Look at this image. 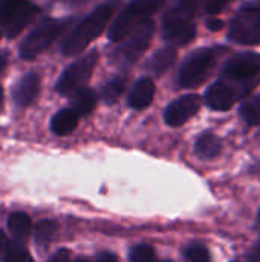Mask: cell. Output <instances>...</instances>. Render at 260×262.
I'll return each mask as SVG.
<instances>
[{
    "label": "cell",
    "instance_id": "cell-1",
    "mask_svg": "<svg viewBox=\"0 0 260 262\" xmlns=\"http://www.w3.org/2000/svg\"><path fill=\"white\" fill-rule=\"evenodd\" d=\"M219 81L228 84L239 98L250 94L260 81V54L242 52L234 55L224 66Z\"/></svg>",
    "mask_w": 260,
    "mask_h": 262
},
{
    "label": "cell",
    "instance_id": "cell-2",
    "mask_svg": "<svg viewBox=\"0 0 260 262\" xmlns=\"http://www.w3.org/2000/svg\"><path fill=\"white\" fill-rule=\"evenodd\" d=\"M113 6L112 5H101L95 11H92L63 41L61 52L67 57L75 55L84 51L107 26L109 20L112 18Z\"/></svg>",
    "mask_w": 260,
    "mask_h": 262
},
{
    "label": "cell",
    "instance_id": "cell-3",
    "mask_svg": "<svg viewBox=\"0 0 260 262\" xmlns=\"http://www.w3.org/2000/svg\"><path fill=\"white\" fill-rule=\"evenodd\" d=\"M164 0H133L130 2L118 18L112 23L109 29V40L110 41H121L130 32H133L138 26L149 20L152 14H155Z\"/></svg>",
    "mask_w": 260,
    "mask_h": 262
},
{
    "label": "cell",
    "instance_id": "cell-4",
    "mask_svg": "<svg viewBox=\"0 0 260 262\" xmlns=\"http://www.w3.org/2000/svg\"><path fill=\"white\" fill-rule=\"evenodd\" d=\"M66 26L67 20L43 18L23 40L20 46V57L23 60H34L55 41Z\"/></svg>",
    "mask_w": 260,
    "mask_h": 262
},
{
    "label": "cell",
    "instance_id": "cell-5",
    "mask_svg": "<svg viewBox=\"0 0 260 262\" xmlns=\"http://www.w3.org/2000/svg\"><path fill=\"white\" fill-rule=\"evenodd\" d=\"M155 34V23L153 20L144 21L141 26H138L133 32H130L126 38L124 43L120 45L113 54L110 55L112 64L118 68H129L132 66L147 49L150 45V40Z\"/></svg>",
    "mask_w": 260,
    "mask_h": 262
},
{
    "label": "cell",
    "instance_id": "cell-6",
    "mask_svg": "<svg viewBox=\"0 0 260 262\" xmlns=\"http://www.w3.org/2000/svg\"><path fill=\"white\" fill-rule=\"evenodd\" d=\"M38 6L28 0H3L0 5V31L3 35L17 37L38 14Z\"/></svg>",
    "mask_w": 260,
    "mask_h": 262
},
{
    "label": "cell",
    "instance_id": "cell-7",
    "mask_svg": "<svg viewBox=\"0 0 260 262\" xmlns=\"http://www.w3.org/2000/svg\"><path fill=\"white\" fill-rule=\"evenodd\" d=\"M216 66V52L210 48H202L192 52L181 66L179 84L182 88H198L211 74Z\"/></svg>",
    "mask_w": 260,
    "mask_h": 262
},
{
    "label": "cell",
    "instance_id": "cell-8",
    "mask_svg": "<svg viewBox=\"0 0 260 262\" xmlns=\"http://www.w3.org/2000/svg\"><path fill=\"white\" fill-rule=\"evenodd\" d=\"M97 61H98V52L90 51L80 60L69 64L57 81V92L61 95L72 97L75 92L83 89L90 80Z\"/></svg>",
    "mask_w": 260,
    "mask_h": 262
},
{
    "label": "cell",
    "instance_id": "cell-9",
    "mask_svg": "<svg viewBox=\"0 0 260 262\" xmlns=\"http://www.w3.org/2000/svg\"><path fill=\"white\" fill-rule=\"evenodd\" d=\"M228 37L241 45L260 43V6L242 8L230 23Z\"/></svg>",
    "mask_w": 260,
    "mask_h": 262
},
{
    "label": "cell",
    "instance_id": "cell-10",
    "mask_svg": "<svg viewBox=\"0 0 260 262\" xmlns=\"http://www.w3.org/2000/svg\"><path fill=\"white\" fill-rule=\"evenodd\" d=\"M199 109H201V98L195 94H188L172 101L167 106L164 112V120L169 126L179 127L185 124L192 117H195Z\"/></svg>",
    "mask_w": 260,
    "mask_h": 262
},
{
    "label": "cell",
    "instance_id": "cell-11",
    "mask_svg": "<svg viewBox=\"0 0 260 262\" xmlns=\"http://www.w3.org/2000/svg\"><path fill=\"white\" fill-rule=\"evenodd\" d=\"M40 94V78L37 74L29 72L14 86L12 89V98L14 103L18 107H26L35 101V98Z\"/></svg>",
    "mask_w": 260,
    "mask_h": 262
},
{
    "label": "cell",
    "instance_id": "cell-12",
    "mask_svg": "<svg viewBox=\"0 0 260 262\" xmlns=\"http://www.w3.org/2000/svg\"><path fill=\"white\" fill-rule=\"evenodd\" d=\"M238 98L236 92L222 81L211 84L205 92V103L213 111H228Z\"/></svg>",
    "mask_w": 260,
    "mask_h": 262
},
{
    "label": "cell",
    "instance_id": "cell-13",
    "mask_svg": "<svg viewBox=\"0 0 260 262\" xmlns=\"http://www.w3.org/2000/svg\"><path fill=\"white\" fill-rule=\"evenodd\" d=\"M196 26L193 21L190 23H170L164 25V38L170 43V46H185L195 40Z\"/></svg>",
    "mask_w": 260,
    "mask_h": 262
},
{
    "label": "cell",
    "instance_id": "cell-14",
    "mask_svg": "<svg viewBox=\"0 0 260 262\" xmlns=\"http://www.w3.org/2000/svg\"><path fill=\"white\" fill-rule=\"evenodd\" d=\"M199 0H175L173 6L166 12L162 23H190L196 15Z\"/></svg>",
    "mask_w": 260,
    "mask_h": 262
},
{
    "label": "cell",
    "instance_id": "cell-15",
    "mask_svg": "<svg viewBox=\"0 0 260 262\" xmlns=\"http://www.w3.org/2000/svg\"><path fill=\"white\" fill-rule=\"evenodd\" d=\"M153 95H155V84L150 78L144 77L133 84L127 97V103L133 109H144L153 101Z\"/></svg>",
    "mask_w": 260,
    "mask_h": 262
},
{
    "label": "cell",
    "instance_id": "cell-16",
    "mask_svg": "<svg viewBox=\"0 0 260 262\" xmlns=\"http://www.w3.org/2000/svg\"><path fill=\"white\" fill-rule=\"evenodd\" d=\"M176 57H178V52H176V48L173 46H167V48H162L159 51H156L150 60L147 61L146 68L156 74V75H161L164 74L167 69H170L173 66V63L176 61Z\"/></svg>",
    "mask_w": 260,
    "mask_h": 262
},
{
    "label": "cell",
    "instance_id": "cell-17",
    "mask_svg": "<svg viewBox=\"0 0 260 262\" xmlns=\"http://www.w3.org/2000/svg\"><path fill=\"white\" fill-rule=\"evenodd\" d=\"M78 124V114L75 111H72L70 107L67 109H61L58 111L52 120H51V130L55 134V135H69L70 132L75 130Z\"/></svg>",
    "mask_w": 260,
    "mask_h": 262
},
{
    "label": "cell",
    "instance_id": "cell-18",
    "mask_svg": "<svg viewBox=\"0 0 260 262\" xmlns=\"http://www.w3.org/2000/svg\"><path fill=\"white\" fill-rule=\"evenodd\" d=\"M8 229L14 236L15 243H25L32 232V221L26 213L17 212L8 218Z\"/></svg>",
    "mask_w": 260,
    "mask_h": 262
},
{
    "label": "cell",
    "instance_id": "cell-19",
    "mask_svg": "<svg viewBox=\"0 0 260 262\" xmlns=\"http://www.w3.org/2000/svg\"><path fill=\"white\" fill-rule=\"evenodd\" d=\"M221 149H222L221 138L210 132L202 134L195 144V152L202 160H211V158L218 157Z\"/></svg>",
    "mask_w": 260,
    "mask_h": 262
},
{
    "label": "cell",
    "instance_id": "cell-20",
    "mask_svg": "<svg viewBox=\"0 0 260 262\" xmlns=\"http://www.w3.org/2000/svg\"><path fill=\"white\" fill-rule=\"evenodd\" d=\"M95 106H97V94L87 88L80 89L70 98V109L75 111L78 117L90 114L95 109Z\"/></svg>",
    "mask_w": 260,
    "mask_h": 262
},
{
    "label": "cell",
    "instance_id": "cell-21",
    "mask_svg": "<svg viewBox=\"0 0 260 262\" xmlns=\"http://www.w3.org/2000/svg\"><path fill=\"white\" fill-rule=\"evenodd\" d=\"M58 233V224L52 220H43L35 227V243L40 247H48Z\"/></svg>",
    "mask_w": 260,
    "mask_h": 262
},
{
    "label": "cell",
    "instance_id": "cell-22",
    "mask_svg": "<svg viewBox=\"0 0 260 262\" xmlns=\"http://www.w3.org/2000/svg\"><path fill=\"white\" fill-rule=\"evenodd\" d=\"M126 89V78L123 77H116L109 80L103 89H101V100L107 104H113L120 100V97L123 95Z\"/></svg>",
    "mask_w": 260,
    "mask_h": 262
},
{
    "label": "cell",
    "instance_id": "cell-23",
    "mask_svg": "<svg viewBox=\"0 0 260 262\" xmlns=\"http://www.w3.org/2000/svg\"><path fill=\"white\" fill-rule=\"evenodd\" d=\"M241 115L251 126L260 124V94L248 98L241 106Z\"/></svg>",
    "mask_w": 260,
    "mask_h": 262
},
{
    "label": "cell",
    "instance_id": "cell-24",
    "mask_svg": "<svg viewBox=\"0 0 260 262\" xmlns=\"http://www.w3.org/2000/svg\"><path fill=\"white\" fill-rule=\"evenodd\" d=\"M3 262H32V258L20 243H11Z\"/></svg>",
    "mask_w": 260,
    "mask_h": 262
},
{
    "label": "cell",
    "instance_id": "cell-25",
    "mask_svg": "<svg viewBox=\"0 0 260 262\" xmlns=\"http://www.w3.org/2000/svg\"><path fill=\"white\" fill-rule=\"evenodd\" d=\"M129 262H155V252L147 244L136 246L130 250Z\"/></svg>",
    "mask_w": 260,
    "mask_h": 262
},
{
    "label": "cell",
    "instance_id": "cell-26",
    "mask_svg": "<svg viewBox=\"0 0 260 262\" xmlns=\"http://www.w3.org/2000/svg\"><path fill=\"white\" fill-rule=\"evenodd\" d=\"M185 262H210L208 252L204 246H192L185 252Z\"/></svg>",
    "mask_w": 260,
    "mask_h": 262
},
{
    "label": "cell",
    "instance_id": "cell-27",
    "mask_svg": "<svg viewBox=\"0 0 260 262\" xmlns=\"http://www.w3.org/2000/svg\"><path fill=\"white\" fill-rule=\"evenodd\" d=\"M233 0H207L205 3V11L211 15H216L224 11L227 5H230Z\"/></svg>",
    "mask_w": 260,
    "mask_h": 262
},
{
    "label": "cell",
    "instance_id": "cell-28",
    "mask_svg": "<svg viewBox=\"0 0 260 262\" xmlns=\"http://www.w3.org/2000/svg\"><path fill=\"white\" fill-rule=\"evenodd\" d=\"M9 246H11V241L5 236V233L0 230V262H3V259H5Z\"/></svg>",
    "mask_w": 260,
    "mask_h": 262
},
{
    "label": "cell",
    "instance_id": "cell-29",
    "mask_svg": "<svg viewBox=\"0 0 260 262\" xmlns=\"http://www.w3.org/2000/svg\"><path fill=\"white\" fill-rule=\"evenodd\" d=\"M222 26H224V21L219 20V18H210L207 21V28L210 31H219V29H222Z\"/></svg>",
    "mask_w": 260,
    "mask_h": 262
},
{
    "label": "cell",
    "instance_id": "cell-30",
    "mask_svg": "<svg viewBox=\"0 0 260 262\" xmlns=\"http://www.w3.org/2000/svg\"><path fill=\"white\" fill-rule=\"evenodd\" d=\"M97 262H118V258L112 253H101L97 258Z\"/></svg>",
    "mask_w": 260,
    "mask_h": 262
},
{
    "label": "cell",
    "instance_id": "cell-31",
    "mask_svg": "<svg viewBox=\"0 0 260 262\" xmlns=\"http://www.w3.org/2000/svg\"><path fill=\"white\" fill-rule=\"evenodd\" d=\"M67 256H69V252L63 249V250L57 252V253H55V256H54V258H52L49 262H63V259H64V258H67Z\"/></svg>",
    "mask_w": 260,
    "mask_h": 262
},
{
    "label": "cell",
    "instance_id": "cell-32",
    "mask_svg": "<svg viewBox=\"0 0 260 262\" xmlns=\"http://www.w3.org/2000/svg\"><path fill=\"white\" fill-rule=\"evenodd\" d=\"M6 64H8V54H2V55H0V75H2V72L5 71Z\"/></svg>",
    "mask_w": 260,
    "mask_h": 262
},
{
    "label": "cell",
    "instance_id": "cell-33",
    "mask_svg": "<svg viewBox=\"0 0 260 262\" xmlns=\"http://www.w3.org/2000/svg\"><path fill=\"white\" fill-rule=\"evenodd\" d=\"M2 104H3V89L0 86V107H2Z\"/></svg>",
    "mask_w": 260,
    "mask_h": 262
},
{
    "label": "cell",
    "instance_id": "cell-34",
    "mask_svg": "<svg viewBox=\"0 0 260 262\" xmlns=\"http://www.w3.org/2000/svg\"><path fill=\"white\" fill-rule=\"evenodd\" d=\"M75 262H89L87 259H84V258H80V259H77Z\"/></svg>",
    "mask_w": 260,
    "mask_h": 262
},
{
    "label": "cell",
    "instance_id": "cell-35",
    "mask_svg": "<svg viewBox=\"0 0 260 262\" xmlns=\"http://www.w3.org/2000/svg\"><path fill=\"white\" fill-rule=\"evenodd\" d=\"M2 37H3V34H2V31H0V38H2Z\"/></svg>",
    "mask_w": 260,
    "mask_h": 262
},
{
    "label": "cell",
    "instance_id": "cell-36",
    "mask_svg": "<svg viewBox=\"0 0 260 262\" xmlns=\"http://www.w3.org/2000/svg\"><path fill=\"white\" fill-rule=\"evenodd\" d=\"M164 262H170V261H164Z\"/></svg>",
    "mask_w": 260,
    "mask_h": 262
},
{
    "label": "cell",
    "instance_id": "cell-37",
    "mask_svg": "<svg viewBox=\"0 0 260 262\" xmlns=\"http://www.w3.org/2000/svg\"><path fill=\"white\" fill-rule=\"evenodd\" d=\"M259 216H260V215H259Z\"/></svg>",
    "mask_w": 260,
    "mask_h": 262
}]
</instances>
